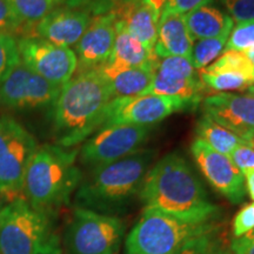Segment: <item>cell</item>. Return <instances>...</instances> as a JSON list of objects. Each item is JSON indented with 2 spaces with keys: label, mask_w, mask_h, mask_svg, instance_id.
<instances>
[{
  "label": "cell",
  "mask_w": 254,
  "mask_h": 254,
  "mask_svg": "<svg viewBox=\"0 0 254 254\" xmlns=\"http://www.w3.org/2000/svg\"><path fill=\"white\" fill-rule=\"evenodd\" d=\"M144 209H155L186 221L209 222L220 217V208L208 198L185 157L178 152L158 160L146 174L140 192Z\"/></svg>",
  "instance_id": "obj_1"
},
{
  "label": "cell",
  "mask_w": 254,
  "mask_h": 254,
  "mask_svg": "<svg viewBox=\"0 0 254 254\" xmlns=\"http://www.w3.org/2000/svg\"><path fill=\"white\" fill-rule=\"evenodd\" d=\"M112 100L111 86L100 68L74 73L51 106L56 144L71 148L90 138L100 129Z\"/></svg>",
  "instance_id": "obj_2"
},
{
  "label": "cell",
  "mask_w": 254,
  "mask_h": 254,
  "mask_svg": "<svg viewBox=\"0 0 254 254\" xmlns=\"http://www.w3.org/2000/svg\"><path fill=\"white\" fill-rule=\"evenodd\" d=\"M157 152L142 148L128 157L93 168L82 176L74 193L75 207L105 215L126 214L138 201Z\"/></svg>",
  "instance_id": "obj_3"
},
{
  "label": "cell",
  "mask_w": 254,
  "mask_h": 254,
  "mask_svg": "<svg viewBox=\"0 0 254 254\" xmlns=\"http://www.w3.org/2000/svg\"><path fill=\"white\" fill-rule=\"evenodd\" d=\"M79 150L57 144L38 146L25 176L23 194L32 207L55 217L68 204L82 179Z\"/></svg>",
  "instance_id": "obj_4"
},
{
  "label": "cell",
  "mask_w": 254,
  "mask_h": 254,
  "mask_svg": "<svg viewBox=\"0 0 254 254\" xmlns=\"http://www.w3.org/2000/svg\"><path fill=\"white\" fill-rule=\"evenodd\" d=\"M0 254H62L53 215L38 211L25 198L0 209Z\"/></svg>",
  "instance_id": "obj_5"
},
{
  "label": "cell",
  "mask_w": 254,
  "mask_h": 254,
  "mask_svg": "<svg viewBox=\"0 0 254 254\" xmlns=\"http://www.w3.org/2000/svg\"><path fill=\"white\" fill-rule=\"evenodd\" d=\"M215 231L214 221H186L155 209H144L127 234L125 254H179L190 241Z\"/></svg>",
  "instance_id": "obj_6"
},
{
  "label": "cell",
  "mask_w": 254,
  "mask_h": 254,
  "mask_svg": "<svg viewBox=\"0 0 254 254\" xmlns=\"http://www.w3.org/2000/svg\"><path fill=\"white\" fill-rule=\"evenodd\" d=\"M125 230L122 218L75 207L64 232V250L66 254H116Z\"/></svg>",
  "instance_id": "obj_7"
},
{
  "label": "cell",
  "mask_w": 254,
  "mask_h": 254,
  "mask_svg": "<svg viewBox=\"0 0 254 254\" xmlns=\"http://www.w3.org/2000/svg\"><path fill=\"white\" fill-rule=\"evenodd\" d=\"M38 147L25 127L8 116H0V195L19 198L25 176Z\"/></svg>",
  "instance_id": "obj_8"
},
{
  "label": "cell",
  "mask_w": 254,
  "mask_h": 254,
  "mask_svg": "<svg viewBox=\"0 0 254 254\" xmlns=\"http://www.w3.org/2000/svg\"><path fill=\"white\" fill-rule=\"evenodd\" d=\"M200 103L195 99L154 94L117 98L106 107L100 128L112 125L152 126L172 114L194 110Z\"/></svg>",
  "instance_id": "obj_9"
},
{
  "label": "cell",
  "mask_w": 254,
  "mask_h": 254,
  "mask_svg": "<svg viewBox=\"0 0 254 254\" xmlns=\"http://www.w3.org/2000/svg\"><path fill=\"white\" fill-rule=\"evenodd\" d=\"M152 126L112 125L98 129L84 141L79 161L88 171L109 165L142 150Z\"/></svg>",
  "instance_id": "obj_10"
},
{
  "label": "cell",
  "mask_w": 254,
  "mask_h": 254,
  "mask_svg": "<svg viewBox=\"0 0 254 254\" xmlns=\"http://www.w3.org/2000/svg\"><path fill=\"white\" fill-rule=\"evenodd\" d=\"M60 88L32 71L19 59L0 84V106L11 111L46 109L55 104Z\"/></svg>",
  "instance_id": "obj_11"
},
{
  "label": "cell",
  "mask_w": 254,
  "mask_h": 254,
  "mask_svg": "<svg viewBox=\"0 0 254 254\" xmlns=\"http://www.w3.org/2000/svg\"><path fill=\"white\" fill-rule=\"evenodd\" d=\"M17 41L20 62L57 86L63 87L77 71V56L73 49L36 37H21Z\"/></svg>",
  "instance_id": "obj_12"
},
{
  "label": "cell",
  "mask_w": 254,
  "mask_h": 254,
  "mask_svg": "<svg viewBox=\"0 0 254 254\" xmlns=\"http://www.w3.org/2000/svg\"><path fill=\"white\" fill-rule=\"evenodd\" d=\"M190 153L200 172L218 193L234 205L244 201L245 178L230 157L214 151L198 138L190 144Z\"/></svg>",
  "instance_id": "obj_13"
},
{
  "label": "cell",
  "mask_w": 254,
  "mask_h": 254,
  "mask_svg": "<svg viewBox=\"0 0 254 254\" xmlns=\"http://www.w3.org/2000/svg\"><path fill=\"white\" fill-rule=\"evenodd\" d=\"M202 113L252 146L254 97L232 92L209 94L201 100Z\"/></svg>",
  "instance_id": "obj_14"
},
{
  "label": "cell",
  "mask_w": 254,
  "mask_h": 254,
  "mask_svg": "<svg viewBox=\"0 0 254 254\" xmlns=\"http://www.w3.org/2000/svg\"><path fill=\"white\" fill-rule=\"evenodd\" d=\"M116 37L117 17L112 9L93 15L87 30L73 50L78 63L75 73L103 67L112 55Z\"/></svg>",
  "instance_id": "obj_15"
},
{
  "label": "cell",
  "mask_w": 254,
  "mask_h": 254,
  "mask_svg": "<svg viewBox=\"0 0 254 254\" xmlns=\"http://www.w3.org/2000/svg\"><path fill=\"white\" fill-rule=\"evenodd\" d=\"M93 15L87 8L62 5L34 25L28 37H36L71 49L80 40Z\"/></svg>",
  "instance_id": "obj_16"
},
{
  "label": "cell",
  "mask_w": 254,
  "mask_h": 254,
  "mask_svg": "<svg viewBox=\"0 0 254 254\" xmlns=\"http://www.w3.org/2000/svg\"><path fill=\"white\" fill-rule=\"evenodd\" d=\"M112 11L117 17V27L127 32L150 51H153L160 19L153 9L134 0H128L116 4Z\"/></svg>",
  "instance_id": "obj_17"
},
{
  "label": "cell",
  "mask_w": 254,
  "mask_h": 254,
  "mask_svg": "<svg viewBox=\"0 0 254 254\" xmlns=\"http://www.w3.org/2000/svg\"><path fill=\"white\" fill-rule=\"evenodd\" d=\"M193 41L187 30L185 18L180 14L160 15L158 38L153 49L158 59L167 57H185L190 59Z\"/></svg>",
  "instance_id": "obj_18"
},
{
  "label": "cell",
  "mask_w": 254,
  "mask_h": 254,
  "mask_svg": "<svg viewBox=\"0 0 254 254\" xmlns=\"http://www.w3.org/2000/svg\"><path fill=\"white\" fill-rule=\"evenodd\" d=\"M100 69L109 81L113 99L141 94L153 80L155 72V68L152 67H131L111 62Z\"/></svg>",
  "instance_id": "obj_19"
},
{
  "label": "cell",
  "mask_w": 254,
  "mask_h": 254,
  "mask_svg": "<svg viewBox=\"0 0 254 254\" xmlns=\"http://www.w3.org/2000/svg\"><path fill=\"white\" fill-rule=\"evenodd\" d=\"M206 0L198 7L184 14L185 23L193 41L217 37L234 26L230 15Z\"/></svg>",
  "instance_id": "obj_20"
},
{
  "label": "cell",
  "mask_w": 254,
  "mask_h": 254,
  "mask_svg": "<svg viewBox=\"0 0 254 254\" xmlns=\"http://www.w3.org/2000/svg\"><path fill=\"white\" fill-rule=\"evenodd\" d=\"M109 62L123 64L131 67L155 68L158 58L154 56L153 51H150L127 32L117 27V37Z\"/></svg>",
  "instance_id": "obj_21"
},
{
  "label": "cell",
  "mask_w": 254,
  "mask_h": 254,
  "mask_svg": "<svg viewBox=\"0 0 254 254\" xmlns=\"http://www.w3.org/2000/svg\"><path fill=\"white\" fill-rule=\"evenodd\" d=\"M196 138L206 142L209 147L219 153L230 157L238 146L247 144L239 136L232 133L202 113L195 124Z\"/></svg>",
  "instance_id": "obj_22"
},
{
  "label": "cell",
  "mask_w": 254,
  "mask_h": 254,
  "mask_svg": "<svg viewBox=\"0 0 254 254\" xmlns=\"http://www.w3.org/2000/svg\"><path fill=\"white\" fill-rule=\"evenodd\" d=\"M23 21L28 32L53 9L64 5V0H6Z\"/></svg>",
  "instance_id": "obj_23"
},
{
  "label": "cell",
  "mask_w": 254,
  "mask_h": 254,
  "mask_svg": "<svg viewBox=\"0 0 254 254\" xmlns=\"http://www.w3.org/2000/svg\"><path fill=\"white\" fill-rule=\"evenodd\" d=\"M232 28H228L217 37L194 41L192 51H190V60L196 71L207 67L209 64H212L221 56L226 47Z\"/></svg>",
  "instance_id": "obj_24"
},
{
  "label": "cell",
  "mask_w": 254,
  "mask_h": 254,
  "mask_svg": "<svg viewBox=\"0 0 254 254\" xmlns=\"http://www.w3.org/2000/svg\"><path fill=\"white\" fill-rule=\"evenodd\" d=\"M199 78L204 85L206 92H215V93H224V92L243 91L252 86L254 81L246 75L240 73L232 72H205L202 69L198 71Z\"/></svg>",
  "instance_id": "obj_25"
},
{
  "label": "cell",
  "mask_w": 254,
  "mask_h": 254,
  "mask_svg": "<svg viewBox=\"0 0 254 254\" xmlns=\"http://www.w3.org/2000/svg\"><path fill=\"white\" fill-rule=\"evenodd\" d=\"M202 71L211 73H240L254 81V64L251 62L245 52H240V51H224L219 58L209 64L207 67L202 68Z\"/></svg>",
  "instance_id": "obj_26"
},
{
  "label": "cell",
  "mask_w": 254,
  "mask_h": 254,
  "mask_svg": "<svg viewBox=\"0 0 254 254\" xmlns=\"http://www.w3.org/2000/svg\"><path fill=\"white\" fill-rule=\"evenodd\" d=\"M154 73L164 77L179 79H192L199 75L190 60L185 57H167L158 59Z\"/></svg>",
  "instance_id": "obj_27"
},
{
  "label": "cell",
  "mask_w": 254,
  "mask_h": 254,
  "mask_svg": "<svg viewBox=\"0 0 254 254\" xmlns=\"http://www.w3.org/2000/svg\"><path fill=\"white\" fill-rule=\"evenodd\" d=\"M252 47H254V19L234 25L224 51L246 52Z\"/></svg>",
  "instance_id": "obj_28"
},
{
  "label": "cell",
  "mask_w": 254,
  "mask_h": 254,
  "mask_svg": "<svg viewBox=\"0 0 254 254\" xmlns=\"http://www.w3.org/2000/svg\"><path fill=\"white\" fill-rule=\"evenodd\" d=\"M19 62L17 38L0 33V84Z\"/></svg>",
  "instance_id": "obj_29"
},
{
  "label": "cell",
  "mask_w": 254,
  "mask_h": 254,
  "mask_svg": "<svg viewBox=\"0 0 254 254\" xmlns=\"http://www.w3.org/2000/svg\"><path fill=\"white\" fill-rule=\"evenodd\" d=\"M234 23L254 19V0H219Z\"/></svg>",
  "instance_id": "obj_30"
},
{
  "label": "cell",
  "mask_w": 254,
  "mask_h": 254,
  "mask_svg": "<svg viewBox=\"0 0 254 254\" xmlns=\"http://www.w3.org/2000/svg\"><path fill=\"white\" fill-rule=\"evenodd\" d=\"M254 231V201L243 206L237 212L232 222V232L234 239L241 238Z\"/></svg>",
  "instance_id": "obj_31"
},
{
  "label": "cell",
  "mask_w": 254,
  "mask_h": 254,
  "mask_svg": "<svg viewBox=\"0 0 254 254\" xmlns=\"http://www.w3.org/2000/svg\"><path fill=\"white\" fill-rule=\"evenodd\" d=\"M25 32L23 21L6 0H0V33L15 37V33Z\"/></svg>",
  "instance_id": "obj_32"
},
{
  "label": "cell",
  "mask_w": 254,
  "mask_h": 254,
  "mask_svg": "<svg viewBox=\"0 0 254 254\" xmlns=\"http://www.w3.org/2000/svg\"><path fill=\"white\" fill-rule=\"evenodd\" d=\"M214 233L205 234L190 241L179 254H213L219 245Z\"/></svg>",
  "instance_id": "obj_33"
},
{
  "label": "cell",
  "mask_w": 254,
  "mask_h": 254,
  "mask_svg": "<svg viewBox=\"0 0 254 254\" xmlns=\"http://www.w3.org/2000/svg\"><path fill=\"white\" fill-rule=\"evenodd\" d=\"M231 160L238 167V170L243 173L254 171V147L249 144H244L232 152L230 155Z\"/></svg>",
  "instance_id": "obj_34"
},
{
  "label": "cell",
  "mask_w": 254,
  "mask_h": 254,
  "mask_svg": "<svg viewBox=\"0 0 254 254\" xmlns=\"http://www.w3.org/2000/svg\"><path fill=\"white\" fill-rule=\"evenodd\" d=\"M64 5L87 8L95 15L111 11L113 8V0H64Z\"/></svg>",
  "instance_id": "obj_35"
},
{
  "label": "cell",
  "mask_w": 254,
  "mask_h": 254,
  "mask_svg": "<svg viewBox=\"0 0 254 254\" xmlns=\"http://www.w3.org/2000/svg\"><path fill=\"white\" fill-rule=\"evenodd\" d=\"M206 0H167L165 4L161 15L166 14H180L184 15L190 11L198 7Z\"/></svg>",
  "instance_id": "obj_36"
},
{
  "label": "cell",
  "mask_w": 254,
  "mask_h": 254,
  "mask_svg": "<svg viewBox=\"0 0 254 254\" xmlns=\"http://www.w3.org/2000/svg\"><path fill=\"white\" fill-rule=\"evenodd\" d=\"M230 250L233 254H254V231L246 236L233 239Z\"/></svg>",
  "instance_id": "obj_37"
},
{
  "label": "cell",
  "mask_w": 254,
  "mask_h": 254,
  "mask_svg": "<svg viewBox=\"0 0 254 254\" xmlns=\"http://www.w3.org/2000/svg\"><path fill=\"white\" fill-rule=\"evenodd\" d=\"M134 1L140 2V4H142V5L148 6V7H150L151 9H153L155 13L159 15V18H160L161 12H163V8H164L165 4H166L167 0H134Z\"/></svg>",
  "instance_id": "obj_38"
},
{
  "label": "cell",
  "mask_w": 254,
  "mask_h": 254,
  "mask_svg": "<svg viewBox=\"0 0 254 254\" xmlns=\"http://www.w3.org/2000/svg\"><path fill=\"white\" fill-rule=\"evenodd\" d=\"M244 178H245L246 192L249 193L250 198L254 201V171L245 173L244 174Z\"/></svg>",
  "instance_id": "obj_39"
},
{
  "label": "cell",
  "mask_w": 254,
  "mask_h": 254,
  "mask_svg": "<svg viewBox=\"0 0 254 254\" xmlns=\"http://www.w3.org/2000/svg\"><path fill=\"white\" fill-rule=\"evenodd\" d=\"M213 254H233V253H232L231 250L224 249V247H221L220 245H218V247H217V249H215Z\"/></svg>",
  "instance_id": "obj_40"
},
{
  "label": "cell",
  "mask_w": 254,
  "mask_h": 254,
  "mask_svg": "<svg viewBox=\"0 0 254 254\" xmlns=\"http://www.w3.org/2000/svg\"><path fill=\"white\" fill-rule=\"evenodd\" d=\"M245 53L247 55V57H249V58H250L251 62L254 64V47H252V49H250L249 51H246Z\"/></svg>",
  "instance_id": "obj_41"
},
{
  "label": "cell",
  "mask_w": 254,
  "mask_h": 254,
  "mask_svg": "<svg viewBox=\"0 0 254 254\" xmlns=\"http://www.w3.org/2000/svg\"><path fill=\"white\" fill-rule=\"evenodd\" d=\"M246 91H247V93L251 94V95H253V97H254V84H253L252 86H251V87L247 88Z\"/></svg>",
  "instance_id": "obj_42"
},
{
  "label": "cell",
  "mask_w": 254,
  "mask_h": 254,
  "mask_svg": "<svg viewBox=\"0 0 254 254\" xmlns=\"http://www.w3.org/2000/svg\"><path fill=\"white\" fill-rule=\"evenodd\" d=\"M123 1H128V0H113V6L116 4H119V2H123Z\"/></svg>",
  "instance_id": "obj_43"
},
{
  "label": "cell",
  "mask_w": 254,
  "mask_h": 254,
  "mask_svg": "<svg viewBox=\"0 0 254 254\" xmlns=\"http://www.w3.org/2000/svg\"><path fill=\"white\" fill-rule=\"evenodd\" d=\"M252 146L254 147V135H253V139H252Z\"/></svg>",
  "instance_id": "obj_44"
}]
</instances>
